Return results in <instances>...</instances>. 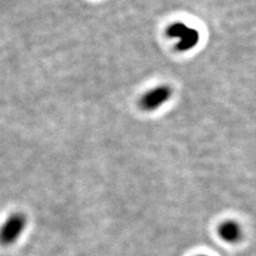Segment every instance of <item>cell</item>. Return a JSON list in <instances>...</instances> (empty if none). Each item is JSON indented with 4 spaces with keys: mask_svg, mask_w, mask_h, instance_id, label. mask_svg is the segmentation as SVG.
I'll use <instances>...</instances> for the list:
<instances>
[{
    "mask_svg": "<svg viewBox=\"0 0 256 256\" xmlns=\"http://www.w3.org/2000/svg\"><path fill=\"white\" fill-rule=\"evenodd\" d=\"M171 95L172 91L169 86H158L143 95V98L140 100V105L144 110H155L162 106L171 98Z\"/></svg>",
    "mask_w": 256,
    "mask_h": 256,
    "instance_id": "cell-3",
    "label": "cell"
},
{
    "mask_svg": "<svg viewBox=\"0 0 256 256\" xmlns=\"http://www.w3.org/2000/svg\"><path fill=\"white\" fill-rule=\"evenodd\" d=\"M198 256H207V255H198Z\"/></svg>",
    "mask_w": 256,
    "mask_h": 256,
    "instance_id": "cell-5",
    "label": "cell"
},
{
    "mask_svg": "<svg viewBox=\"0 0 256 256\" xmlns=\"http://www.w3.org/2000/svg\"><path fill=\"white\" fill-rule=\"evenodd\" d=\"M219 237L228 244L238 242L242 235V228L235 221H226L220 224L218 228Z\"/></svg>",
    "mask_w": 256,
    "mask_h": 256,
    "instance_id": "cell-4",
    "label": "cell"
},
{
    "mask_svg": "<svg viewBox=\"0 0 256 256\" xmlns=\"http://www.w3.org/2000/svg\"><path fill=\"white\" fill-rule=\"evenodd\" d=\"M27 224V219L22 214H13L10 219H8L4 228L0 230V242L4 244H11L25 230Z\"/></svg>",
    "mask_w": 256,
    "mask_h": 256,
    "instance_id": "cell-2",
    "label": "cell"
},
{
    "mask_svg": "<svg viewBox=\"0 0 256 256\" xmlns=\"http://www.w3.org/2000/svg\"><path fill=\"white\" fill-rule=\"evenodd\" d=\"M166 34L169 38H178V42L176 47L180 52L190 50L198 45L200 41L198 31L187 26L184 22H174L168 28Z\"/></svg>",
    "mask_w": 256,
    "mask_h": 256,
    "instance_id": "cell-1",
    "label": "cell"
}]
</instances>
